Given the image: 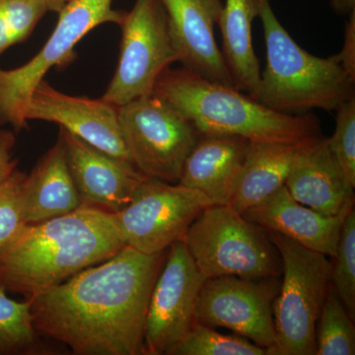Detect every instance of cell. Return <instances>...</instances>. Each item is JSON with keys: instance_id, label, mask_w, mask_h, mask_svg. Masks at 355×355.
Returning a JSON list of instances; mask_svg holds the SVG:
<instances>
[{"instance_id": "3", "label": "cell", "mask_w": 355, "mask_h": 355, "mask_svg": "<svg viewBox=\"0 0 355 355\" xmlns=\"http://www.w3.org/2000/svg\"><path fill=\"white\" fill-rule=\"evenodd\" d=\"M153 94L174 107L200 133L282 144H298L321 135L320 121L313 114L280 113L234 86L210 80L183 67L166 69Z\"/></svg>"}, {"instance_id": "18", "label": "cell", "mask_w": 355, "mask_h": 355, "mask_svg": "<svg viewBox=\"0 0 355 355\" xmlns=\"http://www.w3.org/2000/svg\"><path fill=\"white\" fill-rule=\"evenodd\" d=\"M349 211L336 216H324L294 200L284 186L242 216L266 232L286 236L308 249L334 258Z\"/></svg>"}, {"instance_id": "30", "label": "cell", "mask_w": 355, "mask_h": 355, "mask_svg": "<svg viewBox=\"0 0 355 355\" xmlns=\"http://www.w3.org/2000/svg\"><path fill=\"white\" fill-rule=\"evenodd\" d=\"M349 15V19L345 27L343 49L338 55L343 69L355 80V9Z\"/></svg>"}, {"instance_id": "28", "label": "cell", "mask_w": 355, "mask_h": 355, "mask_svg": "<svg viewBox=\"0 0 355 355\" xmlns=\"http://www.w3.org/2000/svg\"><path fill=\"white\" fill-rule=\"evenodd\" d=\"M335 132L329 144L345 181L355 188V97L347 100L336 110Z\"/></svg>"}, {"instance_id": "14", "label": "cell", "mask_w": 355, "mask_h": 355, "mask_svg": "<svg viewBox=\"0 0 355 355\" xmlns=\"http://www.w3.org/2000/svg\"><path fill=\"white\" fill-rule=\"evenodd\" d=\"M81 207L116 214L127 207L147 177L128 161L90 146L60 128Z\"/></svg>"}, {"instance_id": "23", "label": "cell", "mask_w": 355, "mask_h": 355, "mask_svg": "<svg viewBox=\"0 0 355 355\" xmlns=\"http://www.w3.org/2000/svg\"><path fill=\"white\" fill-rule=\"evenodd\" d=\"M354 321L330 284L316 324V355H354Z\"/></svg>"}, {"instance_id": "31", "label": "cell", "mask_w": 355, "mask_h": 355, "mask_svg": "<svg viewBox=\"0 0 355 355\" xmlns=\"http://www.w3.org/2000/svg\"><path fill=\"white\" fill-rule=\"evenodd\" d=\"M331 6L340 15H349L355 9V0H331Z\"/></svg>"}, {"instance_id": "6", "label": "cell", "mask_w": 355, "mask_h": 355, "mask_svg": "<svg viewBox=\"0 0 355 355\" xmlns=\"http://www.w3.org/2000/svg\"><path fill=\"white\" fill-rule=\"evenodd\" d=\"M268 235L284 275L273 303L275 355H316V324L331 284V263L286 236Z\"/></svg>"}, {"instance_id": "1", "label": "cell", "mask_w": 355, "mask_h": 355, "mask_svg": "<svg viewBox=\"0 0 355 355\" xmlns=\"http://www.w3.org/2000/svg\"><path fill=\"white\" fill-rule=\"evenodd\" d=\"M166 251L140 253L125 246L30 299L41 336L77 355H141L149 300Z\"/></svg>"}, {"instance_id": "15", "label": "cell", "mask_w": 355, "mask_h": 355, "mask_svg": "<svg viewBox=\"0 0 355 355\" xmlns=\"http://www.w3.org/2000/svg\"><path fill=\"white\" fill-rule=\"evenodd\" d=\"M169 19L178 62L205 78L232 85L225 60L217 46L222 0H162Z\"/></svg>"}, {"instance_id": "2", "label": "cell", "mask_w": 355, "mask_h": 355, "mask_svg": "<svg viewBox=\"0 0 355 355\" xmlns=\"http://www.w3.org/2000/svg\"><path fill=\"white\" fill-rule=\"evenodd\" d=\"M125 246L112 214L92 207L28 224L0 253V287L31 298Z\"/></svg>"}, {"instance_id": "26", "label": "cell", "mask_w": 355, "mask_h": 355, "mask_svg": "<svg viewBox=\"0 0 355 355\" xmlns=\"http://www.w3.org/2000/svg\"><path fill=\"white\" fill-rule=\"evenodd\" d=\"M331 265V286L345 309L355 318V210L352 207L343 221Z\"/></svg>"}, {"instance_id": "21", "label": "cell", "mask_w": 355, "mask_h": 355, "mask_svg": "<svg viewBox=\"0 0 355 355\" xmlns=\"http://www.w3.org/2000/svg\"><path fill=\"white\" fill-rule=\"evenodd\" d=\"M297 144L250 141L230 205L244 214L286 186Z\"/></svg>"}, {"instance_id": "9", "label": "cell", "mask_w": 355, "mask_h": 355, "mask_svg": "<svg viewBox=\"0 0 355 355\" xmlns=\"http://www.w3.org/2000/svg\"><path fill=\"white\" fill-rule=\"evenodd\" d=\"M120 27L118 64L102 96L116 107L153 94L161 74L178 62L162 0H135Z\"/></svg>"}, {"instance_id": "20", "label": "cell", "mask_w": 355, "mask_h": 355, "mask_svg": "<svg viewBox=\"0 0 355 355\" xmlns=\"http://www.w3.org/2000/svg\"><path fill=\"white\" fill-rule=\"evenodd\" d=\"M259 13V0H225L217 24L221 31L222 55L233 86L252 98L261 81L260 62L252 39V23Z\"/></svg>"}, {"instance_id": "29", "label": "cell", "mask_w": 355, "mask_h": 355, "mask_svg": "<svg viewBox=\"0 0 355 355\" xmlns=\"http://www.w3.org/2000/svg\"><path fill=\"white\" fill-rule=\"evenodd\" d=\"M15 144V133L0 127V183L17 170L18 161L13 156Z\"/></svg>"}, {"instance_id": "32", "label": "cell", "mask_w": 355, "mask_h": 355, "mask_svg": "<svg viewBox=\"0 0 355 355\" xmlns=\"http://www.w3.org/2000/svg\"><path fill=\"white\" fill-rule=\"evenodd\" d=\"M69 1L70 0H44L49 11L57 13L60 12Z\"/></svg>"}, {"instance_id": "17", "label": "cell", "mask_w": 355, "mask_h": 355, "mask_svg": "<svg viewBox=\"0 0 355 355\" xmlns=\"http://www.w3.org/2000/svg\"><path fill=\"white\" fill-rule=\"evenodd\" d=\"M250 140L220 133H200L184 160L179 183L207 196L214 205H229L246 159Z\"/></svg>"}, {"instance_id": "7", "label": "cell", "mask_w": 355, "mask_h": 355, "mask_svg": "<svg viewBox=\"0 0 355 355\" xmlns=\"http://www.w3.org/2000/svg\"><path fill=\"white\" fill-rule=\"evenodd\" d=\"M58 14L55 29L35 57L16 69H0V127H27L26 103L46 74L72 62L76 44L95 28L107 23L120 26L125 15L114 9L113 0H70Z\"/></svg>"}, {"instance_id": "24", "label": "cell", "mask_w": 355, "mask_h": 355, "mask_svg": "<svg viewBox=\"0 0 355 355\" xmlns=\"http://www.w3.org/2000/svg\"><path fill=\"white\" fill-rule=\"evenodd\" d=\"M171 355H268V350L239 335H224L196 322Z\"/></svg>"}, {"instance_id": "19", "label": "cell", "mask_w": 355, "mask_h": 355, "mask_svg": "<svg viewBox=\"0 0 355 355\" xmlns=\"http://www.w3.org/2000/svg\"><path fill=\"white\" fill-rule=\"evenodd\" d=\"M25 217L36 224L81 207L62 137L37 163L24 181Z\"/></svg>"}, {"instance_id": "10", "label": "cell", "mask_w": 355, "mask_h": 355, "mask_svg": "<svg viewBox=\"0 0 355 355\" xmlns=\"http://www.w3.org/2000/svg\"><path fill=\"white\" fill-rule=\"evenodd\" d=\"M209 205L212 202L200 191L146 178L127 207L112 217L125 246L160 254L184 240L191 224Z\"/></svg>"}, {"instance_id": "22", "label": "cell", "mask_w": 355, "mask_h": 355, "mask_svg": "<svg viewBox=\"0 0 355 355\" xmlns=\"http://www.w3.org/2000/svg\"><path fill=\"white\" fill-rule=\"evenodd\" d=\"M0 287V355L41 352L40 334L33 323L31 300H14Z\"/></svg>"}, {"instance_id": "5", "label": "cell", "mask_w": 355, "mask_h": 355, "mask_svg": "<svg viewBox=\"0 0 355 355\" xmlns=\"http://www.w3.org/2000/svg\"><path fill=\"white\" fill-rule=\"evenodd\" d=\"M183 241L205 279L226 275L258 279L282 273V259L270 235L230 205L205 207Z\"/></svg>"}, {"instance_id": "16", "label": "cell", "mask_w": 355, "mask_h": 355, "mask_svg": "<svg viewBox=\"0 0 355 355\" xmlns=\"http://www.w3.org/2000/svg\"><path fill=\"white\" fill-rule=\"evenodd\" d=\"M286 187L294 200L327 216L354 207V189L345 181L329 139L318 135L298 142Z\"/></svg>"}, {"instance_id": "12", "label": "cell", "mask_w": 355, "mask_h": 355, "mask_svg": "<svg viewBox=\"0 0 355 355\" xmlns=\"http://www.w3.org/2000/svg\"><path fill=\"white\" fill-rule=\"evenodd\" d=\"M168 250L147 310L144 349L148 355H171L191 330L205 280L183 240Z\"/></svg>"}, {"instance_id": "25", "label": "cell", "mask_w": 355, "mask_h": 355, "mask_svg": "<svg viewBox=\"0 0 355 355\" xmlns=\"http://www.w3.org/2000/svg\"><path fill=\"white\" fill-rule=\"evenodd\" d=\"M48 11L44 0H0V57L29 38Z\"/></svg>"}, {"instance_id": "4", "label": "cell", "mask_w": 355, "mask_h": 355, "mask_svg": "<svg viewBox=\"0 0 355 355\" xmlns=\"http://www.w3.org/2000/svg\"><path fill=\"white\" fill-rule=\"evenodd\" d=\"M259 6L266 65L254 100L280 113L298 114L311 110L336 111L355 97V80L338 55H311L284 29L270 0H259Z\"/></svg>"}, {"instance_id": "27", "label": "cell", "mask_w": 355, "mask_h": 355, "mask_svg": "<svg viewBox=\"0 0 355 355\" xmlns=\"http://www.w3.org/2000/svg\"><path fill=\"white\" fill-rule=\"evenodd\" d=\"M26 174L16 170L0 183V253L10 246L28 225L25 217Z\"/></svg>"}, {"instance_id": "13", "label": "cell", "mask_w": 355, "mask_h": 355, "mask_svg": "<svg viewBox=\"0 0 355 355\" xmlns=\"http://www.w3.org/2000/svg\"><path fill=\"white\" fill-rule=\"evenodd\" d=\"M23 119L27 125L30 121L57 123L90 146L130 162L121 135L118 107L102 98L65 94L44 79L26 103Z\"/></svg>"}, {"instance_id": "11", "label": "cell", "mask_w": 355, "mask_h": 355, "mask_svg": "<svg viewBox=\"0 0 355 355\" xmlns=\"http://www.w3.org/2000/svg\"><path fill=\"white\" fill-rule=\"evenodd\" d=\"M279 277L251 279L212 277L203 282L196 320L210 327H223L275 355L277 335L273 303L279 292Z\"/></svg>"}, {"instance_id": "8", "label": "cell", "mask_w": 355, "mask_h": 355, "mask_svg": "<svg viewBox=\"0 0 355 355\" xmlns=\"http://www.w3.org/2000/svg\"><path fill=\"white\" fill-rule=\"evenodd\" d=\"M130 162L142 175L179 183L184 160L200 133L174 107L154 94L118 107Z\"/></svg>"}]
</instances>
